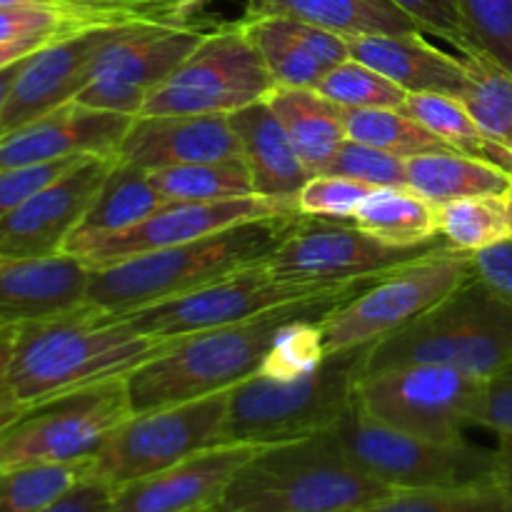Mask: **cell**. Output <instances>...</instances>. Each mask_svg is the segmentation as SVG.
<instances>
[{
    "mask_svg": "<svg viewBox=\"0 0 512 512\" xmlns=\"http://www.w3.org/2000/svg\"><path fill=\"white\" fill-rule=\"evenodd\" d=\"M383 275L363 278L315 298L268 310L245 323L175 338L160 355L125 375L133 413L168 408L188 400L225 393L258 375L275 335L290 320H325Z\"/></svg>",
    "mask_w": 512,
    "mask_h": 512,
    "instance_id": "6da1fadb",
    "label": "cell"
},
{
    "mask_svg": "<svg viewBox=\"0 0 512 512\" xmlns=\"http://www.w3.org/2000/svg\"><path fill=\"white\" fill-rule=\"evenodd\" d=\"M303 220L305 215L298 210L265 215L190 243L90 270L85 305L118 318L160 300L205 288L215 280L265 263Z\"/></svg>",
    "mask_w": 512,
    "mask_h": 512,
    "instance_id": "7a4b0ae2",
    "label": "cell"
},
{
    "mask_svg": "<svg viewBox=\"0 0 512 512\" xmlns=\"http://www.w3.org/2000/svg\"><path fill=\"white\" fill-rule=\"evenodd\" d=\"M173 340L150 338L123 320L83 308L20 323L10 363V390L20 413L100 380L128 375Z\"/></svg>",
    "mask_w": 512,
    "mask_h": 512,
    "instance_id": "3957f363",
    "label": "cell"
},
{
    "mask_svg": "<svg viewBox=\"0 0 512 512\" xmlns=\"http://www.w3.org/2000/svg\"><path fill=\"white\" fill-rule=\"evenodd\" d=\"M398 493L350 460L330 430L260 448L220 508L248 512H353Z\"/></svg>",
    "mask_w": 512,
    "mask_h": 512,
    "instance_id": "277c9868",
    "label": "cell"
},
{
    "mask_svg": "<svg viewBox=\"0 0 512 512\" xmlns=\"http://www.w3.org/2000/svg\"><path fill=\"white\" fill-rule=\"evenodd\" d=\"M400 365H445L493 378L512 365V308L470 278L438 305L370 348L363 375Z\"/></svg>",
    "mask_w": 512,
    "mask_h": 512,
    "instance_id": "5b68a950",
    "label": "cell"
},
{
    "mask_svg": "<svg viewBox=\"0 0 512 512\" xmlns=\"http://www.w3.org/2000/svg\"><path fill=\"white\" fill-rule=\"evenodd\" d=\"M373 345L325 355L310 373L290 380L253 375L230 390L225 443L275 445L333 428L350 410Z\"/></svg>",
    "mask_w": 512,
    "mask_h": 512,
    "instance_id": "8992f818",
    "label": "cell"
},
{
    "mask_svg": "<svg viewBox=\"0 0 512 512\" xmlns=\"http://www.w3.org/2000/svg\"><path fill=\"white\" fill-rule=\"evenodd\" d=\"M358 468L393 490L463 488L495 483V450L468 440H433L380 423L353 400L330 428Z\"/></svg>",
    "mask_w": 512,
    "mask_h": 512,
    "instance_id": "52a82bcc",
    "label": "cell"
},
{
    "mask_svg": "<svg viewBox=\"0 0 512 512\" xmlns=\"http://www.w3.org/2000/svg\"><path fill=\"white\" fill-rule=\"evenodd\" d=\"M130 415L125 375L45 400L0 428V473L90 463Z\"/></svg>",
    "mask_w": 512,
    "mask_h": 512,
    "instance_id": "ba28073f",
    "label": "cell"
},
{
    "mask_svg": "<svg viewBox=\"0 0 512 512\" xmlns=\"http://www.w3.org/2000/svg\"><path fill=\"white\" fill-rule=\"evenodd\" d=\"M473 275V255L450 248L448 243L390 270L320 323L325 353L380 343L428 313Z\"/></svg>",
    "mask_w": 512,
    "mask_h": 512,
    "instance_id": "9c48e42d",
    "label": "cell"
},
{
    "mask_svg": "<svg viewBox=\"0 0 512 512\" xmlns=\"http://www.w3.org/2000/svg\"><path fill=\"white\" fill-rule=\"evenodd\" d=\"M230 390L133 413L88 463V478L120 488L203 450L225 445Z\"/></svg>",
    "mask_w": 512,
    "mask_h": 512,
    "instance_id": "30bf717a",
    "label": "cell"
},
{
    "mask_svg": "<svg viewBox=\"0 0 512 512\" xmlns=\"http://www.w3.org/2000/svg\"><path fill=\"white\" fill-rule=\"evenodd\" d=\"M273 88L243 23L220 25L148 95L140 115H230L268 98Z\"/></svg>",
    "mask_w": 512,
    "mask_h": 512,
    "instance_id": "8fae6325",
    "label": "cell"
},
{
    "mask_svg": "<svg viewBox=\"0 0 512 512\" xmlns=\"http://www.w3.org/2000/svg\"><path fill=\"white\" fill-rule=\"evenodd\" d=\"M485 380L445 365H400L360 375L355 403L390 428L423 438L463 440Z\"/></svg>",
    "mask_w": 512,
    "mask_h": 512,
    "instance_id": "7c38bea8",
    "label": "cell"
},
{
    "mask_svg": "<svg viewBox=\"0 0 512 512\" xmlns=\"http://www.w3.org/2000/svg\"><path fill=\"white\" fill-rule=\"evenodd\" d=\"M205 38L198 25H128L90 60L88 80L75 95L85 108L140 115L148 95Z\"/></svg>",
    "mask_w": 512,
    "mask_h": 512,
    "instance_id": "4fadbf2b",
    "label": "cell"
},
{
    "mask_svg": "<svg viewBox=\"0 0 512 512\" xmlns=\"http://www.w3.org/2000/svg\"><path fill=\"white\" fill-rule=\"evenodd\" d=\"M338 288H343V285L315 288V285L283 283V280L273 278L265 270V263H260L235 275H228L223 280H215L205 288L178 295V298L160 300V303L148 305V308L118 315L115 320H123L128 328L150 335V338L175 340L190 333L245 323V320L258 318L268 310L315 298V295L330 293V290ZM108 318H113V315H108Z\"/></svg>",
    "mask_w": 512,
    "mask_h": 512,
    "instance_id": "5bb4252c",
    "label": "cell"
},
{
    "mask_svg": "<svg viewBox=\"0 0 512 512\" xmlns=\"http://www.w3.org/2000/svg\"><path fill=\"white\" fill-rule=\"evenodd\" d=\"M443 243L445 240L440 238L438 243L423 248H395L363 233L353 223L305 218L300 228L265 260V270L283 283L335 288L390 273Z\"/></svg>",
    "mask_w": 512,
    "mask_h": 512,
    "instance_id": "9a60e30c",
    "label": "cell"
},
{
    "mask_svg": "<svg viewBox=\"0 0 512 512\" xmlns=\"http://www.w3.org/2000/svg\"><path fill=\"white\" fill-rule=\"evenodd\" d=\"M288 210L298 208L288 200H270L260 198V195L235 200H208V203L168 200L148 218L135 223L133 228H125L95 243L80 260L90 270L108 268L120 260L135 258V255L173 248V245H183L190 240L205 238L210 233H218V230L233 228L245 220L288 213Z\"/></svg>",
    "mask_w": 512,
    "mask_h": 512,
    "instance_id": "2e32d148",
    "label": "cell"
},
{
    "mask_svg": "<svg viewBox=\"0 0 512 512\" xmlns=\"http://www.w3.org/2000/svg\"><path fill=\"white\" fill-rule=\"evenodd\" d=\"M113 165L115 158L90 155L63 178L45 185L33 198L3 215L0 255L45 258L63 253L65 240L78 228Z\"/></svg>",
    "mask_w": 512,
    "mask_h": 512,
    "instance_id": "e0dca14e",
    "label": "cell"
},
{
    "mask_svg": "<svg viewBox=\"0 0 512 512\" xmlns=\"http://www.w3.org/2000/svg\"><path fill=\"white\" fill-rule=\"evenodd\" d=\"M265 445L225 443L115 488L110 512H205L220 508L238 470Z\"/></svg>",
    "mask_w": 512,
    "mask_h": 512,
    "instance_id": "ac0fdd59",
    "label": "cell"
},
{
    "mask_svg": "<svg viewBox=\"0 0 512 512\" xmlns=\"http://www.w3.org/2000/svg\"><path fill=\"white\" fill-rule=\"evenodd\" d=\"M118 30H80L28 55L0 110V138L75 100L88 80L90 60Z\"/></svg>",
    "mask_w": 512,
    "mask_h": 512,
    "instance_id": "d6986e66",
    "label": "cell"
},
{
    "mask_svg": "<svg viewBox=\"0 0 512 512\" xmlns=\"http://www.w3.org/2000/svg\"><path fill=\"white\" fill-rule=\"evenodd\" d=\"M133 118L70 103L0 138V168L50 163L78 155L115 158Z\"/></svg>",
    "mask_w": 512,
    "mask_h": 512,
    "instance_id": "ffe728a7",
    "label": "cell"
},
{
    "mask_svg": "<svg viewBox=\"0 0 512 512\" xmlns=\"http://www.w3.org/2000/svg\"><path fill=\"white\" fill-rule=\"evenodd\" d=\"M238 155L240 143L228 115H135L115 160L150 173Z\"/></svg>",
    "mask_w": 512,
    "mask_h": 512,
    "instance_id": "44dd1931",
    "label": "cell"
},
{
    "mask_svg": "<svg viewBox=\"0 0 512 512\" xmlns=\"http://www.w3.org/2000/svg\"><path fill=\"white\" fill-rule=\"evenodd\" d=\"M90 268L70 255H0V320L30 323L85 305Z\"/></svg>",
    "mask_w": 512,
    "mask_h": 512,
    "instance_id": "7402d4cb",
    "label": "cell"
},
{
    "mask_svg": "<svg viewBox=\"0 0 512 512\" xmlns=\"http://www.w3.org/2000/svg\"><path fill=\"white\" fill-rule=\"evenodd\" d=\"M345 40L350 58L383 73L405 93H435L460 100L468 88L465 58L435 48L423 33L350 35Z\"/></svg>",
    "mask_w": 512,
    "mask_h": 512,
    "instance_id": "603a6c76",
    "label": "cell"
},
{
    "mask_svg": "<svg viewBox=\"0 0 512 512\" xmlns=\"http://www.w3.org/2000/svg\"><path fill=\"white\" fill-rule=\"evenodd\" d=\"M240 143V158L245 160L253 178L255 195L270 200L295 203L305 183L313 175L300 160L288 130L268 100H258L228 115Z\"/></svg>",
    "mask_w": 512,
    "mask_h": 512,
    "instance_id": "cb8c5ba5",
    "label": "cell"
},
{
    "mask_svg": "<svg viewBox=\"0 0 512 512\" xmlns=\"http://www.w3.org/2000/svg\"><path fill=\"white\" fill-rule=\"evenodd\" d=\"M245 18H290L350 35L423 33L395 0H245Z\"/></svg>",
    "mask_w": 512,
    "mask_h": 512,
    "instance_id": "d4e9b609",
    "label": "cell"
},
{
    "mask_svg": "<svg viewBox=\"0 0 512 512\" xmlns=\"http://www.w3.org/2000/svg\"><path fill=\"white\" fill-rule=\"evenodd\" d=\"M165 203L168 200L153 188L145 170L115 160L98 195L85 210L83 220L65 240L63 255L80 260L95 243L125 228H133L135 223L145 220Z\"/></svg>",
    "mask_w": 512,
    "mask_h": 512,
    "instance_id": "484cf974",
    "label": "cell"
},
{
    "mask_svg": "<svg viewBox=\"0 0 512 512\" xmlns=\"http://www.w3.org/2000/svg\"><path fill=\"white\" fill-rule=\"evenodd\" d=\"M265 100L288 130L310 175L323 173L335 150L348 140L345 108L323 98L315 88H273Z\"/></svg>",
    "mask_w": 512,
    "mask_h": 512,
    "instance_id": "4316f807",
    "label": "cell"
},
{
    "mask_svg": "<svg viewBox=\"0 0 512 512\" xmlns=\"http://www.w3.org/2000/svg\"><path fill=\"white\" fill-rule=\"evenodd\" d=\"M408 188L438 208L473 195H508L510 173L458 150H438L408 160Z\"/></svg>",
    "mask_w": 512,
    "mask_h": 512,
    "instance_id": "83f0119b",
    "label": "cell"
},
{
    "mask_svg": "<svg viewBox=\"0 0 512 512\" xmlns=\"http://www.w3.org/2000/svg\"><path fill=\"white\" fill-rule=\"evenodd\" d=\"M353 225L395 248H423L440 240L438 208L408 185L375 188L355 213Z\"/></svg>",
    "mask_w": 512,
    "mask_h": 512,
    "instance_id": "f1b7e54d",
    "label": "cell"
},
{
    "mask_svg": "<svg viewBox=\"0 0 512 512\" xmlns=\"http://www.w3.org/2000/svg\"><path fill=\"white\" fill-rule=\"evenodd\" d=\"M400 110L418 120L420 125H425L433 135H438L448 148L488 160V163L498 165L508 173L512 170V150L488 138L458 98L435 93H410Z\"/></svg>",
    "mask_w": 512,
    "mask_h": 512,
    "instance_id": "f546056e",
    "label": "cell"
},
{
    "mask_svg": "<svg viewBox=\"0 0 512 512\" xmlns=\"http://www.w3.org/2000/svg\"><path fill=\"white\" fill-rule=\"evenodd\" d=\"M153 188L165 200H235L255 195L253 178L240 158L210 160V163L173 165V168L150 170L148 173Z\"/></svg>",
    "mask_w": 512,
    "mask_h": 512,
    "instance_id": "4dcf8cb0",
    "label": "cell"
},
{
    "mask_svg": "<svg viewBox=\"0 0 512 512\" xmlns=\"http://www.w3.org/2000/svg\"><path fill=\"white\" fill-rule=\"evenodd\" d=\"M240 23L273 75L275 88H315L330 70L295 38L285 18H243Z\"/></svg>",
    "mask_w": 512,
    "mask_h": 512,
    "instance_id": "1f68e13d",
    "label": "cell"
},
{
    "mask_svg": "<svg viewBox=\"0 0 512 512\" xmlns=\"http://www.w3.org/2000/svg\"><path fill=\"white\" fill-rule=\"evenodd\" d=\"M440 238L463 253H480L512 238L508 195H473L438 205Z\"/></svg>",
    "mask_w": 512,
    "mask_h": 512,
    "instance_id": "d6a6232c",
    "label": "cell"
},
{
    "mask_svg": "<svg viewBox=\"0 0 512 512\" xmlns=\"http://www.w3.org/2000/svg\"><path fill=\"white\" fill-rule=\"evenodd\" d=\"M468 88L460 103L488 138L512 150V73L485 53L463 55Z\"/></svg>",
    "mask_w": 512,
    "mask_h": 512,
    "instance_id": "836d02e7",
    "label": "cell"
},
{
    "mask_svg": "<svg viewBox=\"0 0 512 512\" xmlns=\"http://www.w3.org/2000/svg\"><path fill=\"white\" fill-rule=\"evenodd\" d=\"M345 130L350 140L388 150L410 160L423 153L453 150L430 133L425 125L405 115L400 108H353L345 110Z\"/></svg>",
    "mask_w": 512,
    "mask_h": 512,
    "instance_id": "e575fe53",
    "label": "cell"
},
{
    "mask_svg": "<svg viewBox=\"0 0 512 512\" xmlns=\"http://www.w3.org/2000/svg\"><path fill=\"white\" fill-rule=\"evenodd\" d=\"M353 512H512V493L498 483L463 488L398 490Z\"/></svg>",
    "mask_w": 512,
    "mask_h": 512,
    "instance_id": "d590c367",
    "label": "cell"
},
{
    "mask_svg": "<svg viewBox=\"0 0 512 512\" xmlns=\"http://www.w3.org/2000/svg\"><path fill=\"white\" fill-rule=\"evenodd\" d=\"M88 478V463L33 465L0 473V512H40Z\"/></svg>",
    "mask_w": 512,
    "mask_h": 512,
    "instance_id": "8d00e7d4",
    "label": "cell"
},
{
    "mask_svg": "<svg viewBox=\"0 0 512 512\" xmlns=\"http://www.w3.org/2000/svg\"><path fill=\"white\" fill-rule=\"evenodd\" d=\"M315 90L345 110L403 108L405 98L410 95L400 85H395L393 80L385 78L383 73L353 58L330 68L323 75V80L315 85Z\"/></svg>",
    "mask_w": 512,
    "mask_h": 512,
    "instance_id": "74e56055",
    "label": "cell"
},
{
    "mask_svg": "<svg viewBox=\"0 0 512 512\" xmlns=\"http://www.w3.org/2000/svg\"><path fill=\"white\" fill-rule=\"evenodd\" d=\"M320 323H323V320L313 318H300L285 323L283 328L278 330V335H275L273 345H270L258 375L290 380L318 368L325 360V355H328L325 353Z\"/></svg>",
    "mask_w": 512,
    "mask_h": 512,
    "instance_id": "f35d334b",
    "label": "cell"
},
{
    "mask_svg": "<svg viewBox=\"0 0 512 512\" xmlns=\"http://www.w3.org/2000/svg\"><path fill=\"white\" fill-rule=\"evenodd\" d=\"M373 190L375 188H370V185L343 178V175L318 173L295 195V208L305 218L353 223L358 208Z\"/></svg>",
    "mask_w": 512,
    "mask_h": 512,
    "instance_id": "ab89813d",
    "label": "cell"
},
{
    "mask_svg": "<svg viewBox=\"0 0 512 512\" xmlns=\"http://www.w3.org/2000/svg\"><path fill=\"white\" fill-rule=\"evenodd\" d=\"M323 173L343 175L370 188H398V185H408V160L348 138L335 150Z\"/></svg>",
    "mask_w": 512,
    "mask_h": 512,
    "instance_id": "60d3db41",
    "label": "cell"
},
{
    "mask_svg": "<svg viewBox=\"0 0 512 512\" xmlns=\"http://www.w3.org/2000/svg\"><path fill=\"white\" fill-rule=\"evenodd\" d=\"M480 53L512 73V0H455Z\"/></svg>",
    "mask_w": 512,
    "mask_h": 512,
    "instance_id": "b9f144b4",
    "label": "cell"
},
{
    "mask_svg": "<svg viewBox=\"0 0 512 512\" xmlns=\"http://www.w3.org/2000/svg\"><path fill=\"white\" fill-rule=\"evenodd\" d=\"M395 3L423 28V33L438 35L463 55L480 53L455 0H395Z\"/></svg>",
    "mask_w": 512,
    "mask_h": 512,
    "instance_id": "7bdbcfd3",
    "label": "cell"
},
{
    "mask_svg": "<svg viewBox=\"0 0 512 512\" xmlns=\"http://www.w3.org/2000/svg\"><path fill=\"white\" fill-rule=\"evenodd\" d=\"M90 158V155H78V158H60L50 160V163H35V165H15V168H0V218L23 205L25 200L33 198L38 190L45 185L55 183L63 178L68 170H73L80 160Z\"/></svg>",
    "mask_w": 512,
    "mask_h": 512,
    "instance_id": "ee69618b",
    "label": "cell"
},
{
    "mask_svg": "<svg viewBox=\"0 0 512 512\" xmlns=\"http://www.w3.org/2000/svg\"><path fill=\"white\" fill-rule=\"evenodd\" d=\"M473 425L498 435H512V365L485 380L483 398L473 413Z\"/></svg>",
    "mask_w": 512,
    "mask_h": 512,
    "instance_id": "f6af8a7d",
    "label": "cell"
},
{
    "mask_svg": "<svg viewBox=\"0 0 512 512\" xmlns=\"http://www.w3.org/2000/svg\"><path fill=\"white\" fill-rule=\"evenodd\" d=\"M475 278L512 308V238L473 253Z\"/></svg>",
    "mask_w": 512,
    "mask_h": 512,
    "instance_id": "bcb514c9",
    "label": "cell"
},
{
    "mask_svg": "<svg viewBox=\"0 0 512 512\" xmlns=\"http://www.w3.org/2000/svg\"><path fill=\"white\" fill-rule=\"evenodd\" d=\"M80 3L140 10V13H150L170 25H195V13H198L208 0H80Z\"/></svg>",
    "mask_w": 512,
    "mask_h": 512,
    "instance_id": "7dc6e473",
    "label": "cell"
},
{
    "mask_svg": "<svg viewBox=\"0 0 512 512\" xmlns=\"http://www.w3.org/2000/svg\"><path fill=\"white\" fill-rule=\"evenodd\" d=\"M113 495L115 488H110L108 483L85 478L40 512H110V508H113Z\"/></svg>",
    "mask_w": 512,
    "mask_h": 512,
    "instance_id": "c3c4849f",
    "label": "cell"
},
{
    "mask_svg": "<svg viewBox=\"0 0 512 512\" xmlns=\"http://www.w3.org/2000/svg\"><path fill=\"white\" fill-rule=\"evenodd\" d=\"M15 330L18 325L0 320V428L13 423L20 415L18 403L10 390V363H13L15 350Z\"/></svg>",
    "mask_w": 512,
    "mask_h": 512,
    "instance_id": "681fc988",
    "label": "cell"
},
{
    "mask_svg": "<svg viewBox=\"0 0 512 512\" xmlns=\"http://www.w3.org/2000/svg\"><path fill=\"white\" fill-rule=\"evenodd\" d=\"M48 43H53V38L5 40V43H0V70L8 68V65H13V63H18V60L28 58V55H33L35 50L45 48V45H48Z\"/></svg>",
    "mask_w": 512,
    "mask_h": 512,
    "instance_id": "f907efd6",
    "label": "cell"
},
{
    "mask_svg": "<svg viewBox=\"0 0 512 512\" xmlns=\"http://www.w3.org/2000/svg\"><path fill=\"white\" fill-rule=\"evenodd\" d=\"M495 483L512 493V435H498V448H495Z\"/></svg>",
    "mask_w": 512,
    "mask_h": 512,
    "instance_id": "816d5d0a",
    "label": "cell"
},
{
    "mask_svg": "<svg viewBox=\"0 0 512 512\" xmlns=\"http://www.w3.org/2000/svg\"><path fill=\"white\" fill-rule=\"evenodd\" d=\"M23 63H25V58L18 60V63L8 65V68L0 70V110H3L5 100H8L10 88H13L15 78H18V73H20V68H23Z\"/></svg>",
    "mask_w": 512,
    "mask_h": 512,
    "instance_id": "f5cc1de1",
    "label": "cell"
},
{
    "mask_svg": "<svg viewBox=\"0 0 512 512\" xmlns=\"http://www.w3.org/2000/svg\"><path fill=\"white\" fill-rule=\"evenodd\" d=\"M75 0H0V8H18V5H35V8H63Z\"/></svg>",
    "mask_w": 512,
    "mask_h": 512,
    "instance_id": "db71d44e",
    "label": "cell"
},
{
    "mask_svg": "<svg viewBox=\"0 0 512 512\" xmlns=\"http://www.w3.org/2000/svg\"><path fill=\"white\" fill-rule=\"evenodd\" d=\"M205 512H248V510H223V508H213V510H205Z\"/></svg>",
    "mask_w": 512,
    "mask_h": 512,
    "instance_id": "11a10c76",
    "label": "cell"
},
{
    "mask_svg": "<svg viewBox=\"0 0 512 512\" xmlns=\"http://www.w3.org/2000/svg\"><path fill=\"white\" fill-rule=\"evenodd\" d=\"M508 198L512 200V170H510V188H508Z\"/></svg>",
    "mask_w": 512,
    "mask_h": 512,
    "instance_id": "9f6ffc18",
    "label": "cell"
}]
</instances>
